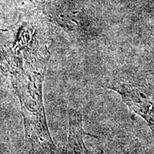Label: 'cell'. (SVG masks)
<instances>
[{"label":"cell","mask_w":154,"mask_h":154,"mask_svg":"<svg viewBox=\"0 0 154 154\" xmlns=\"http://www.w3.org/2000/svg\"><path fill=\"white\" fill-rule=\"evenodd\" d=\"M69 132L66 145L56 154H90L84 142L85 136H92L84 130L81 112L70 109L68 111Z\"/></svg>","instance_id":"2"},{"label":"cell","mask_w":154,"mask_h":154,"mask_svg":"<svg viewBox=\"0 0 154 154\" xmlns=\"http://www.w3.org/2000/svg\"><path fill=\"white\" fill-rule=\"evenodd\" d=\"M107 88L116 92L134 114L141 117L154 133V90L127 74L111 76Z\"/></svg>","instance_id":"1"}]
</instances>
